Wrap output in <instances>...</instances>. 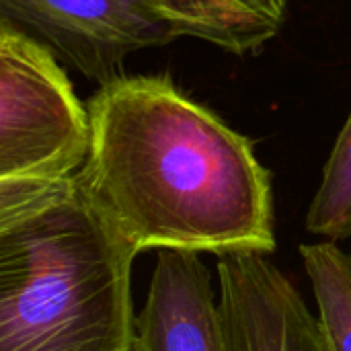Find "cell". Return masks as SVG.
Returning <instances> with one entry per match:
<instances>
[{"instance_id": "cell-1", "label": "cell", "mask_w": 351, "mask_h": 351, "mask_svg": "<svg viewBox=\"0 0 351 351\" xmlns=\"http://www.w3.org/2000/svg\"><path fill=\"white\" fill-rule=\"evenodd\" d=\"M86 107L78 183L138 251H276L271 175L251 140L169 76H117Z\"/></svg>"}, {"instance_id": "cell-2", "label": "cell", "mask_w": 351, "mask_h": 351, "mask_svg": "<svg viewBox=\"0 0 351 351\" xmlns=\"http://www.w3.org/2000/svg\"><path fill=\"white\" fill-rule=\"evenodd\" d=\"M138 253L76 175L0 179V351H140Z\"/></svg>"}, {"instance_id": "cell-3", "label": "cell", "mask_w": 351, "mask_h": 351, "mask_svg": "<svg viewBox=\"0 0 351 351\" xmlns=\"http://www.w3.org/2000/svg\"><path fill=\"white\" fill-rule=\"evenodd\" d=\"M90 140L88 107L58 56L0 21V179L74 177Z\"/></svg>"}, {"instance_id": "cell-4", "label": "cell", "mask_w": 351, "mask_h": 351, "mask_svg": "<svg viewBox=\"0 0 351 351\" xmlns=\"http://www.w3.org/2000/svg\"><path fill=\"white\" fill-rule=\"evenodd\" d=\"M0 21L101 84L123 76L128 56L185 35L162 0H0Z\"/></svg>"}, {"instance_id": "cell-5", "label": "cell", "mask_w": 351, "mask_h": 351, "mask_svg": "<svg viewBox=\"0 0 351 351\" xmlns=\"http://www.w3.org/2000/svg\"><path fill=\"white\" fill-rule=\"evenodd\" d=\"M228 351H329L292 282L263 253L218 257Z\"/></svg>"}, {"instance_id": "cell-6", "label": "cell", "mask_w": 351, "mask_h": 351, "mask_svg": "<svg viewBox=\"0 0 351 351\" xmlns=\"http://www.w3.org/2000/svg\"><path fill=\"white\" fill-rule=\"evenodd\" d=\"M136 329L140 351H228L212 278L197 251H158Z\"/></svg>"}, {"instance_id": "cell-7", "label": "cell", "mask_w": 351, "mask_h": 351, "mask_svg": "<svg viewBox=\"0 0 351 351\" xmlns=\"http://www.w3.org/2000/svg\"><path fill=\"white\" fill-rule=\"evenodd\" d=\"M183 33L232 53H251L274 39L288 0H162Z\"/></svg>"}, {"instance_id": "cell-8", "label": "cell", "mask_w": 351, "mask_h": 351, "mask_svg": "<svg viewBox=\"0 0 351 351\" xmlns=\"http://www.w3.org/2000/svg\"><path fill=\"white\" fill-rule=\"evenodd\" d=\"M329 351H351V255L335 241L300 245Z\"/></svg>"}, {"instance_id": "cell-9", "label": "cell", "mask_w": 351, "mask_h": 351, "mask_svg": "<svg viewBox=\"0 0 351 351\" xmlns=\"http://www.w3.org/2000/svg\"><path fill=\"white\" fill-rule=\"evenodd\" d=\"M306 230L335 243L351 239V115L323 169L306 214Z\"/></svg>"}]
</instances>
